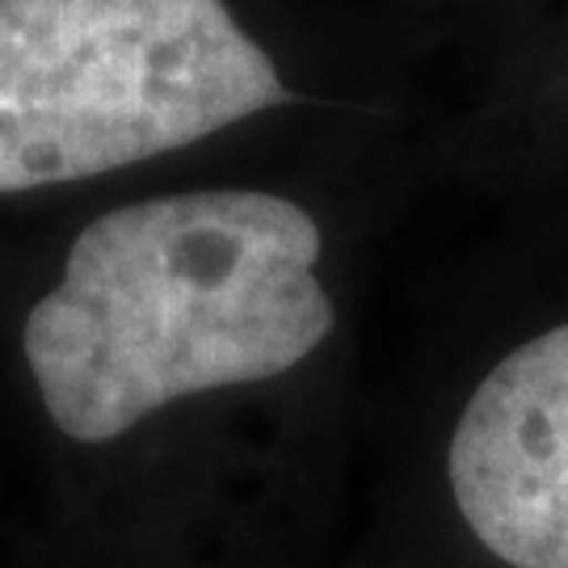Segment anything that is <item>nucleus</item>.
I'll list each match as a JSON object with an SVG mask.
<instances>
[{"instance_id":"1","label":"nucleus","mask_w":568,"mask_h":568,"mask_svg":"<svg viewBox=\"0 0 568 568\" xmlns=\"http://www.w3.org/2000/svg\"><path fill=\"white\" fill-rule=\"evenodd\" d=\"M321 248V224L270 190L98 215L21 333L47 417L72 443H114L185 396L286 375L337 325Z\"/></svg>"},{"instance_id":"2","label":"nucleus","mask_w":568,"mask_h":568,"mask_svg":"<svg viewBox=\"0 0 568 568\" xmlns=\"http://www.w3.org/2000/svg\"><path fill=\"white\" fill-rule=\"evenodd\" d=\"M286 102L224 0H0V194L114 173Z\"/></svg>"},{"instance_id":"3","label":"nucleus","mask_w":568,"mask_h":568,"mask_svg":"<svg viewBox=\"0 0 568 568\" xmlns=\"http://www.w3.org/2000/svg\"><path fill=\"white\" fill-rule=\"evenodd\" d=\"M467 530L509 568H568V325L509 349L447 447Z\"/></svg>"}]
</instances>
